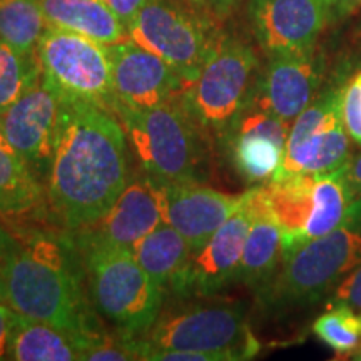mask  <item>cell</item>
Instances as JSON below:
<instances>
[{"instance_id": "27", "label": "cell", "mask_w": 361, "mask_h": 361, "mask_svg": "<svg viewBox=\"0 0 361 361\" xmlns=\"http://www.w3.org/2000/svg\"><path fill=\"white\" fill-rule=\"evenodd\" d=\"M341 116L346 133L361 146V72L343 87Z\"/></svg>"}, {"instance_id": "3", "label": "cell", "mask_w": 361, "mask_h": 361, "mask_svg": "<svg viewBox=\"0 0 361 361\" xmlns=\"http://www.w3.org/2000/svg\"><path fill=\"white\" fill-rule=\"evenodd\" d=\"M137 169L159 183L204 184L213 171L214 141L194 121L180 94L151 109L117 107Z\"/></svg>"}, {"instance_id": "25", "label": "cell", "mask_w": 361, "mask_h": 361, "mask_svg": "<svg viewBox=\"0 0 361 361\" xmlns=\"http://www.w3.org/2000/svg\"><path fill=\"white\" fill-rule=\"evenodd\" d=\"M40 79L37 54H24L0 39V116Z\"/></svg>"}, {"instance_id": "7", "label": "cell", "mask_w": 361, "mask_h": 361, "mask_svg": "<svg viewBox=\"0 0 361 361\" xmlns=\"http://www.w3.org/2000/svg\"><path fill=\"white\" fill-rule=\"evenodd\" d=\"M92 305L116 331L141 338L154 324L166 291L152 281L133 251L107 250L82 256Z\"/></svg>"}, {"instance_id": "29", "label": "cell", "mask_w": 361, "mask_h": 361, "mask_svg": "<svg viewBox=\"0 0 361 361\" xmlns=\"http://www.w3.org/2000/svg\"><path fill=\"white\" fill-rule=\"evenodd\" d=\"M189 6H192L197 11L207 13L213 19L224 22L231 13L243 4V0H184Z\"/></svg>"}, {"instance_id": "30", "label": "cell", "mask_w": 361, "mask_h": 361, "mask_svg": "<svg viewBox=\"0 0 361 361\" xmlns=\"http://www.w3.org/2000/svg\"><path fill=\"white\" fill-rule=\"evenodd\" d=\"M16 322V311H13L8 305L0 301V360H7Z\"/></svg>"}, {"instance_id": "23", "label": "cell", "mask_w": 361, "mask_h": 361, "mask_svg": "<svg viewBox=\"0 0 361 361\" xmlns=\"http://www.w3.org/2000/svg\"><path fill=\"white\" fill-rule=\"evenodd\" d=\"M134 256L142 269L168 295L169 284L188 263L191 250L173 226L162 223L134 246Z\"/></svg>"}, {"instance_id": "21", "label": "cell", "mask_w": 361, "mask_h": 361, "mask_svg": "<svg viewBox=\"0 0 361 361\" xmlns=\"http://www.w3.org/2000/svg\"><path fill=\"white\" fill-rule=\"evenodd\" d=\"M49 25L104 45L128 39V30L104 0H35Z\"/></svg>"}, {"instance_id": "32", "label": "cell", "mask_w": 361, "mask_h": 361, "mask_svg": "<svg viewBox=\"0 0 361 361\" xmlns=\"http://www.w3.org/2000/svg\"><path fill=\"white\" fill-rule=\"evenodd\" d=\"M343 178L346 180V186L350 189L351 197H358L361 194V154L350 159L346 168L341 171Z\"/></svg>"}, {"instance_id": "6", "label": "cell", "mask_w": 361, "mask_h": 361, "mask_svg": "<svg viewBox=\"0 0 361 361\" xmlns=\"http://www.w3.org/2000/svg\"><path fill=\"white\" fill-rule=\"evenodd\" d=\"M261 66L252 44L223 29L197 78L180 92L189 114L214 144L251 101Z\"/></svg>"}, {"instance_id": "11", "label": "cell", "mask_w": 361, "mask_h": 361, "mask_svg": "<svg viewBox=\"0 0 361 361\" xmlns=\"http://www.w3.org/2000/svg\"><path fill=\"white\" fill-rule=\"evenodd\" d=\"M164 223L161 186L141 169L133 171L128 186L101 218L72 231L80 255L126 250Z\"/></svg>"}, {"instance_id": "5", "label": "cell", "mask_w": 361, "mask_h": 361, "mask_svg": "<svg viewBox=\"0 0 361 361\" xmlns=\"http://www.w3.org/2000/svg\"><path fill=\"white\" fill-rule=\"evenodd\" d=\"M361 264V231L350 223L288 251L281 266L256 298L273 313L305 308L335 291L341 279Z\"/></svg>"}, {"instance_id": "35", "label": "cell", "mask_w": 361, "mask_h": 361, "mask_svg": "<svg viewBox=\"0 0 361 361\" xmlns=\"http://www.w3.org/2000/svg\"><path fill=\"white\" fill-rule=\"evenodd\" d=\"M350 358H351V360H360V361H361V341H360L358 348H356V350L353 351V355H351Z\"/></svg>"}, {"instance_id": "8", "label": "cell", "mask_w": 361, "mask_h": 361, "mask_svg": "<svg viewBox=\"0 0 361 361\" xmlns=\"http://www.w3.org/2000/svg\"><path fill=\"white\" fill-rule=\"evenodd\" d=\"M223 29V22L184 0H147L129 25L128 37L164 59L189 85Z\"/></svg>"}, {"instance_id": "26", "label": "cell", "mask_w": 361, "mask_h": 361, "mask_svg": "<svg viewBox=\"0 0 361 361\" xmlns=\"http://www.w3.org/2000/svg\"><path fill=\"white\" fill-rule=\"evenodd\" d=\"M313 333L335 353L350 358L361 341V314L348 306L331 305L314 319Z\"/></svg>"}, {"instance_id": "1", "label": "cell", "mask_w": 361, "mask_h": 361, "mask_svg": "<svg viewBox=\"0 0 361 361\" xmlns=\"http://www.w3.org/2000/svg\"><path fill=\"white\" fill-rule=\"evenodd\" d=\"M130 147L112 112L61 99L56 152L45 180L56 226L75 231L101 218L128 186Z\"/></svg>"}, {"instance_id": "15", "label": "cell", "mask_w": 361, "mask_h": 361, "mask_svg": "<svg viewBox=\"0 0 361 361\" xmlns=\"http://www.w3.org/2000/svg\"><path fill=\"white\" fill-rule=\"evenodd\" d=\"M246 17L266 56L310 51L331 22L326 0H246Z\"/></svg>"}, {"instance_id": "13", "label": "cell", "mask_w": 361, "mask_h": 361, "mask_svg": "<svg viewBox=\"0 0 361 361\" xmlns=\"http://www.w3.org/2000/svg\"><path fill=\"white\" fill-rule=\"evenodd\" d=\"M291 124L250 101L234 117L216 146L221 147L236 174L251 186L269 183L284 159Z\"/></svg>"}, {"instance_id": "33", "label": "cell", "mask_w": 361, "mask_h": 361, "mask_svg": "<svg viewBox=\"0 0 361 361\" xmlns=\"http://www.w3.org/2000/svg\"><path fill=\"white\" fill-rule=\"evenodd\" d=\"M329 7V16L331 20H338L346 17L348 13L355 12L361 7V0H326Z\"/></svg>"}, {"instance_id": "19", "label": "cell", "mask_w": 361, "mask_h": 361, "mask_svg": "<svg viewBox=\"0 0 361 361\" xmlns=\"http://www.w3.org/2000/svg\"><path fill=\"white\" fill-rule=\"evenodd\" d=\"M0 219L8 231L52 221L47 189L16 151L0 123Z\"/></svg>"}, {"instance_id": "9", "label": "cell", "mask_w": 361, "mask_h": 361, "mask_svg": "<svg viewBox=\"0 0 361 361\" xmlns=\"http://www.w3.org/2000/svg\"><path fill=\"white\" fill-rule=\"evenodd\" d=\"M42 82L61 99L85 101L114 111L107 45L85 35L49 25L37 49Z\"/></svg>"}, {"instance_id": "20", "label": "cell", "mask_w": 361, "mask_h": 361, "mask_svg": "<svg viewBox=\"0 0 361 361\" xmlns=\"http://www.w3.org/2000/svg\"><path fill=\"white\" fill-rule=\"evenodd\" d=\"M247 197L252 219L243 247L238 284H245L258 295L281 266L283 233L266 202L263 184L247 189Z\"/></svg>"}, {"instance_id": "18", "label": "cell", "mask_w": 361, "mask_h": 361, "mask_svg": "<svg viewBox=\"0 0 361 361\" xmlns=\"http://www.w3.org/2000/svg\"><path fill=\"white\" fill-rule=\"evenodd\" d=\"M159 183V180H157ZM164 223L197 251L241 206L243 194H228L196 183H159Z\"/></svg>"}, {"instance_id": "14", "label": "cell", "mask_w": 361, "mask_h": 361, "mask_svg": "<svg viewBox=\"0 0 361 361\" xmlns=\"http://www.w3.org/2000/svg\"><path fill=\"white\" fill-rule=\"evenodd\" d=\"M323 78L324 57L318 45L310 51L266 56L251 101L293 124L319 96Z\"/></svg>"}, {"instance_id": "24", "label": "cell", "mask_w": 361, "mask_h": 361, "mask_svg": "<svg viewBox=\"0 0 361 361\" xmlns=\"http://www.w3.org/2000/svg\"><path fill=\"white\" fill-rule=\"evenodd\" d=\"M49 24L35 0H0V39L24 54H35Z\"/></svg>"}, {"instance_id": "28", "label": "cell", "mask_w": 361, "mask_h": 361, "mask_svg": "<svg viewBox=\"0 0 361 361\" xmlns=\"http://www.w3.org/2000/svg\"><path fill=\"white\" fill-rule=\"evenodd\" d=\"M331 305L348 306L361 314V264L351 269L335 288L329 296V306Z\"/></svg>"}, {"instance_id": "31", "label": "cell", "mask_w": 361, "mask_h": 361, "mask_svg": "<svg viewBox=\"0 0 361 361\" xmlns=\"http://www.w3.org/2000/svg\"><path fill=\"white\" fill-rule=\"evenodd\" d=\"M104 2L116 13L117 19L123 22L126 30H128L147 0H104Z\"/></svg>"}, {"instance_id": "22", "label": "cell", "mask_w": 361, "mask_h": 361, "mask_svg": "<svg viewBox=\"0 0 361 361\" xmlns=\"http://www.w3.org/2000/svg\"><path fill=\"white\" fill-rule=\"evenodd\" d=\"M80 355L82 345L69 331L17 313L7 360L80 361Z\"/></svg>"}, {"instance_id": "36", "label": "cell", "mask_w": 361, "mask_h": 361, "mask_svg": "<svg viewBox=\"0 0 361 361\" xmlns=\"http://www.w3.org/2000/svg\"><path fill=\"white\" fill-rule=\"evenodd\" d=\"M0 301H2V296H0ZM2 303H4V301H2Z\"/></svg>"}, {"instance_id": "34", "label": "cell", "mask_w": 361, "mask_h": 361, "mask_svg": "<svg viewBox=\"0 0 361 361\" xmlns=\"http://www.w3.org/2000/svg\"><path fill=\"white\" fill-rule=\"evenodd\" d=\"M16 246H17L16 236L8 231L6 226L0 224V261L6 259L7 256L16 250Z\"/></svg>"}, {"instance_id": "12", "label": "cell", "mask_w": 361, "mask_h": 361, "mask_svg": "<svg viewBox=\"0 0 361 361\" xmlns=\"http://www.w3.org/2000/svg\"><path fill=\"white\" fill-rule=\"evenodd\" d=\"M252 219L247 191L236 213L189 256L178 276L169 284L171 298H211L238 284L243 247Z\"/></svg>"}, {"instance_id": "10", "label": "cell", "mask_w": 361, "mask_h": 361, "mask_svg": "<svg viewBox=\"0 0 361 361\" xmlns=\"http://www.w3.org/2000/svg\"><path fill=\"white\" fill-rule=\"evenodd\" d=\"M341 89H328L293 121L284 159L274 178L291 174H329L351 159L350 135L341 116ZM273 178V179H274Z\"/></svg>"}, {"instance_id": "16", "label": "cell", "mask_w": 361, "mask_h": 361, "mask_svg": "<svg viewBox=\"0 0 361 361\" xmlns=\"http://www.w3.org/2000/svg\"><path fill=\"white\" fill-rule=\"evenodd\" d=\"M107 54L111 59L114 111L117 107L151 109L186 89V82L173 66L133 39L107 45Z\"/></svg>"}, {"instance_id": "17", "label": "cell", "mask_w": 361, "mask_h": 361, "mask_svg": "<svg viewBox=\"0 0 361 361\" xmlns=\"http://www.w3.org/2000/svg\"><path fill=\"white\" fill-rule=\"evenodd\" d=\"M59 121L61 97L42 79L0 116L7 139L44 184L56 152Z\"/></svg>"}, {"instance_id": "2", "label": "cell", "mask_w": 361, "mask_h": 361, "mask_svg": "<svg viewBox=\"0 0 361 361\" xmlns=\"http://www.w3.org/2000/svg\"><path fill=\"white\" fill-rule=\"evenodd\" d=\"M12 234L16 250L0 261L4 303L25 318L69 331L80 341L82 351L106 335L90 300L84 259L72 231L39 224Z\"/></svg>"}, {"instance_id": "4", "label": "cell", "mask_w": 361, "mask_h": 361, "mask_svg": "<svg viewBox=\"0 0 361 361\" xmlns=\"http://www.w3.org/2000/svg\"><path fill=\"white\" fill-rule=\"evenodd\" d=\"M137 341L141 360L147 350L196 351L209 361L250 360L259 351L245 306L216 296L164 301L154 324Z\"/></svg>"}]
</instances>
